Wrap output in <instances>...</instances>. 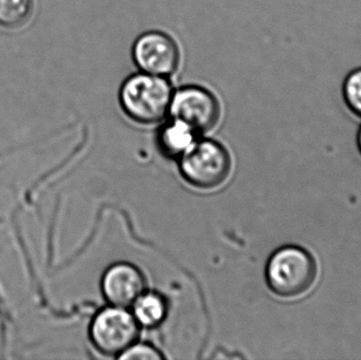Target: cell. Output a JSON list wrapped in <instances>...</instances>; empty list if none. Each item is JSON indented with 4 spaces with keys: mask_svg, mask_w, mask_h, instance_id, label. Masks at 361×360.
Returning <instances> with one entry per match:
<instances>
[{
    "mask_svg": "<svg viewBox=\"0 0 361 360\" xmlns=\"http://www.w3.org/2000/svg\"><path fill=\"white\" fill-rule=\"evenodd\" d=\"M173 91L169 78L140 71L123 82L118 101L131 120L141 125H154L169 116Z\"/></svg>",
    "mask_w": 361,
    "mask_h": 360,
    "instance_id": "6da1fadb",
    "label": "cell"
},
{
    "mask_svg": "<svg viewBox=\"0 0 361 360\" xmlns=\"http://www.w3.org/2000/svg\"><path fill=\"white\" fill-rule=\"evenodd\" d=\"M317 272V263L310 252L297 245H286L269 257L265 266V280L275 295L297 298L312 289Z\"/></svg>",
    "mask_w": 361,
    "mask_h": 360,
    "instance_id": "7a4b0ae2",
    "label": "cell"
},
{
    "mask_svg": "<svg viewBox=\"0 0 361 360\" xmlns=\"http://www.w3.org/2000/svg\"><path fill=\"white\" fill-rule=\"evenodd\" d=\"M180 177L191 187L214 190L222 186L231 173V154L214 139L195 141L179 159Z\"/></svg>",
    "mask_w": 361,
    "mask_h": 360,
    "instance_id": "3957f363",
    "label": "cell"
},
{
    "mask_svg": "<svg viewBox=\"0 0 361 360\" xmlns=\"http://www.w3.org/2000/svg\"><path fill=\"white\" fill-rule=\"evenodd\" d=\"M140 333L141 327L133 312L116 306L99 310L89 327V337L97 351L118 359L137 342Z\"/></svg>",
    "mask_w": 361,
    "mask_h": 360,
    "instance_id": "277c9868",
    "label": "cell"
},
{
    "mask_svg": "<svg viewBox=\"0 0 361 360\" xmlns=\"http://www.w3.org/2000/svg\"><path fill=\"white\" fill-rule=\"evenodd\" d=\"M169 116L184 123L197 135H201L218 125L221 118L220 101L208 89L197 85H186L173 91Z\"/></svg>",
    "mask_w": 361,
    "mask_h": 360,
    "instance_id": "5b68a950",
    "label": "cell"
},
{
    "mask_svg": "<svg viewBox=\"0 0 361 360\" xmlns=\"http://www.w3.org/2000/svg\"><path fill=\"white\" fill-rule=\"evenodd\" d=\"M133 59L139 71L169 78L179 70L180 51L169 34L152 30L135 39Z\"/></svg>",
    "mask_w": 361,
    "mask_h": 360,
    "instance_id": "8992f818",
    "label": "cell"
},
{
    "mask_svg": "<svg viewBox=\"0 0 361 360\" xmlns=\"http://www.w3.org/2000/svg\"><path fill=\"white\" fill-rule=\"evenodd\" d=\"M145 291V275L130 262L112 264L102 278V293L110 306L131 308Z\"/></svg>",
    "mask_w": 361,
    "mask_h": 360,
    "instance_id": "52a82bcc",
    "label": "cell"
},
{
    "mask_svg": "<svg viewBox=\"0 0 361 360\" xmlns=\"http://www.w3.org/2000/svg\"><path fill=\"white\" fill-rule=\"evenodd\" d=\"M197 133L184 123L171 118L157 135L159 149L167 158L180 159L197 141Z\"/></svg>",
    "mask_w": 361,
    "mask_h": 360,
    "instance_id": "ba28073f",
    "label": "cell"
},
{
    "mask_svg": "<svg viewBox=\"0 0 361 360\" xmlns=\"http://www.w3.org/2000/svg\"><path fill=\"white\" fill-rule=\"evenodd\" d=\"M131 308L140 327L145 329L160 327L169 314L167 300L157 292H144Z\"/></svg>",
    "mask_w": 361,
    "mask_h": 360,
    "instance_id": "9c48e42d",
    "label": "cell"
},
{
    "mask_svg": "<svg viewBox=\"0 0 361 360\" xmlns=\"http://www.w3.org/2000/svg\"><path fill=\"white\" fill-rule=\"evenodd\" d=\"M34 0H0V27L18 30L25 27L34 14Z\"/></svg>",
    "mask_w": 361,
    "mask_h": 360,
    "instance_id": "30bf717a",
    "label": "cell"
},
{
    "mask_svg": "<svg viewBox=\"0 0 361 360\" xmlns=\"http://www.w3.org/2000/svg\"><path fill=\"white\" fill-rule=\"evenodd\" d=\"M343 93L349 109L361 118V67L350 72L345 77Z\"/></svg>",
    "mask_w": 361,
    "mask_h": 360,
    "instance_id": "8fae6325",
    "label": "cell"
},
{
    "mask_svg": "<svg viewBox=\"0 0 361 360\" xmlns=\"http://www.w3.org/2000/svg\"><path fill=\"white\" fill-rule=\"evenodd\" d=\"M118 359L125 360H160L164 359V357L156 347L149 344L135 342Z\"/></svg>",
    "mask_w": 361,
    "mask_h": 360,
    "instance_id": "7c38bea8",
    "label": "cell"
},
{
    "mask_svg": "<svg viewBox=\"0 0 361 360\" xmlns=\"http://www.w3.org/2000/svg\"><path fill=\"white\" fill-rule=\"evenodd\" d=\"M357 144H358V148H360V151L361 154V127H360V131H358Z\"/></svg>",
    "mask_w": 361,
    "mask_h": 360,
    "instance_id": "4fadbf2b",
    "label": "cell"
}]
</instances>
